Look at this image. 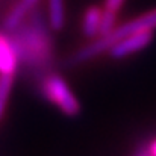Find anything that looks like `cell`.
<instances>
[{"instance_id":"8","label":"cell","mask_w":156,"mask_h":156,"mask_svg":"<svg viewBox=\"0 0 156 156\" xmlns=\"http://www.w3.org/2000/svg\"><path fill=\"white\" fill-rule=\"evenodd\" d=\"M47 23L49 27L59 32L65 26V0H47Z\"/></svg>"},{"instance_id":"7","label":"cell","mask_w":156,"mask_h":156,"mask_svg":"<svg viewBox=\"0 0 156 156\" xmlns=\"http://www.w3.org/2000/svg\"><path fill=\"white\" fill-rule=\"evenodd\" d=\"M102 6L90 5L82 14V32L87 38L94 40L99 37L100 20H102Z\"/></svg>"},{"instance_id":"11","label":"cell","mask_w":156,"mask_h":156,"mask_svg":"<svg viewBox=\"0 0 156 156\" xmlns=\"http://www.w3.org/2000/svg\"><path fill=\"white\" fill-rule=\"evenodd\" d=\"M126 0H103V9L106 11H111V12H120V9L123 8Z\"/></svg>"},{"instance_id":"6","label":"cell","mask_w":156,"mask_h":156,"mask_svg":"<svg viewBox=\"0 0 156 156\" xmlns=\"http://www.w3.org/2000/svg\"><path fill=\"white\" fill-rule=\"evenodd\" d=\"M34 9L24 2V0H15L6 11L5 17H3V30L5 32H12L14 29H17L24 20L26 17L32 12Z\"/></svg>"},{"instance_id":"9","label":"cell","mask_w":156,"mask_h":156,"mask_svg":"<svg viewBox=\"0 0 156 156\" xmlns=\"http://www.w3.org/2000/svg\"><path fill=\"white\" fill-rule=\"evenodd\" d=\"M12 85H14V74H0V118L5 114Z\"/></svg>"},{"instance_id":"4","label":"cell","mask_w":156,"mask_h":156,"mask_svg":"<svg viewBox=\"0 0 156 156\" xmlns=\"http://www.w3.org/2000/svg\"><path fill=\"white\" fill-rule=\"evenodd\" d=\"M153 38H155L153 30H136L114 41L106 49V52L111 59H123L149 47Z\"/></svg>"},{"instance_id":"1","label":"cell","mask_w":156,"mask_h":156,"mask_svg":"<svg viewBox=\"0 0 156 156\" xmlns=\"http://www.w3.org/2000/svg\"><path fill=\"white\" fill-rule=\"evenodd\" d=\"M18 62L27 70L43 71L50 67L55 58L53 40L49 34V23H46L43 12L37 8L26 20L12 32H9Z\"/></svg>"},{"instance_id":"3","label":"cell","mask_w":156,"mask_h":156,"mask_svg":"<svg viewBox=\"0 0 156 156\" xmlns=\"http://www.w3.org/2000/svg\"><path fill=\"white\" fill-rule=\"evenodd\" d=\"M40 93L43 97L55 105L62 114L68 117H76L80 112V103L74 96L73 90L67 83V80L59 73H46L38 83Z\"/></svg>"},{"instance_id":"5","label":"cell","mask_w":156,"mask_h":156,"mask_svg":"<svg viewBox=\"0 0 156 156\" xmlns=\"http://www.w3.org/2000/svg\"><path fill=\"white\" fill-rule=\"evenodd\" d=\"M18 65V56L11 35L0 30V74H15Z\"/></svg>"},{"instance_id":"2","label":"cell","mask_w":156,"mask_h":156,"mask_svg":"<svg viewBox=\"0 0 156 156\" xmlns=\"http://www.w3.org/2000/svg\"><path fill=\"white\" fill-rule=\"evenodd\" d=\"M156 29V8L155 9H150L126 23H121L118 24L109 35L102 37V38H94L91 43L85 44L83 47L77 49L74 53H71L68 56V61L67 64L68 65H77V64H83V62H88L94 58H97L99 55L106 52V49L114 43L117 41L118 38L127 35V34H132V32H136V30H153Z\"/></svg>"},{"instance_id":"10","label":"cell","mask_w":156,"mask_h":156,"mask_svg":"<svg viewBox=\"0 0 156 156\" xmlns=\"http://www.w3.org/2000/svg\"><path fill=\"white\" fill-rule=\"evenodd\" d=\"M117 26H118V14L103 9L102 11V20H100V29H99V37L97 38L109 35Z\"/></svg>"}]
</instances>
